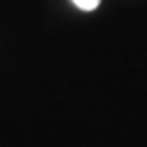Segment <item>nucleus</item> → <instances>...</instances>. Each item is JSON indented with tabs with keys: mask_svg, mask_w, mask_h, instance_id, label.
Returning a JSON list of instances; mask_svg holds the SVG:
<instances>
[{
	"mask_svg": "<svg viewBox=\"0 0 147 147\" xmlns=\"http://www.w3.org/2000/svg\"><path fill=\"white\" fill-rule=\"evenodd\" d=\"M73 2H75V5L78 9H82V11H94V9L99 5L101 0H73Z\"/></svg>",
	"mask_w": 147,
	"mask_h": 147,
	"instance_id": "nucleus-1",
	"label": "nucleus"
}]
</instances>
